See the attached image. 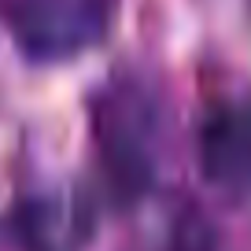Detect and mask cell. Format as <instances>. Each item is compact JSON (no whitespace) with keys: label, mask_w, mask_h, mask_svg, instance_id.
Wrapping results in <instances>:
<instances>
[{"label":"cell","mask_w":251,"mask_h":251,"mask_svg":"<svg viewBox=\"0 0 251 251\" xmlns=\"http://www.w3.org/2000/svg\"><path fill=\"white\" fill-rule=\"evenodd\" d=\"M0 15L26 59L63 63L107 37L118 0H0Z\"/></svg>","instance_id":"2"},{"label":"cell","mask_w":251,"mask_h":251,"mask_svg":"<svg viewBox=\"0 0 251 251\" xmlns=\"http://www.w3.org/2000/svg\"><path fill=\"white\" fill-rule=\"evenodd\" d=\"M200 166L218 192L251 200V100H226L203 115Z\"/></svg>","instance_id":"4"},{"label":"cell","mask_w":251,"mask_h":251,"mask_svg":"<svg viewBox=\"0 0 251 251\" xmlns=\"http://www.w3.org/2000/svg\"><path fill=\"white\" fill-rule=\"evenodd\" d=\"M96 137L107 170L129 192L148 188L166 141V107L141 78H115L96 100Z\"/></svg>","instance_id":"1"},{"label":"cell","mask_w":251,"mask_h":251,"mask_svg":"<svg viewBox=\"0 0 251 251\" xmlns=\"http://www.w3.org/2000/svg\"><path fill=\"white\" fill-rule=\"evenodd\" d=\"M93 233L96 207L71 181L30 188L8 211V236L19 251H85Z\"/></svg>","instance_id":"3"}]
</instances>
